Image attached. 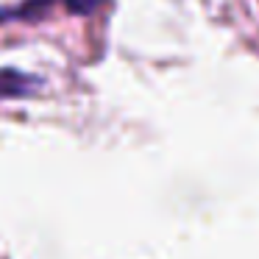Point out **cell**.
I'll return each instance as SVG.
<instances>
[{"label":"cell","instance_id":"cell-1","mask_svg":"<svg viewBox=\"0 0 259 259\" xmlns=\"http://www.w3.org/2000/svg\"><path fill=\"white\" fill-rule=\"evenodd\" d=\"M36 87V78L20 73V70H0V98H25Z\"/></svg>","mask_w":259,"mask_h":259},{"label":"cell","instance_id":"cell-2","mask_svg":"<svg viewBox=\"0 0 259 259\" xmlns=\"http://www.w3.org/2000/svg\"><path fill=\"white\" fill-rule=\"evenodd\" d=\"M103 3H106V0H64L67 12L81 14V17H87V14L98 12V6H103Z\"/></svg>","mask_w":259,"mask_h":259}]
</instances>
